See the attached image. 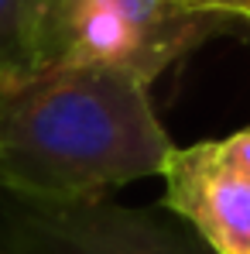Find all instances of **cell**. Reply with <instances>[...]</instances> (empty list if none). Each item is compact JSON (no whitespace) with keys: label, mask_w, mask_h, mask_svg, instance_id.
<instances>
[{"label":"cell","mask_w":250,"mask_h":254,"mask_svg":"<svg viewBox=\"0 0 250 254\" xmlns=\"http://www.w3.org/2000/svg\"><path fill=\"white\" fill-rule=\"evenodd\" d=\"M171 137L148 86L93 65H48L0 86V196L103 199L161 175Z\"/></svg>","instance_id":"cell-1"},{"label":"cell","mask_w":250,"mask_h":254,"mask_svg":"<svg viewBox=\"0 0 250 254\" xmlns=\"http://www.w3.org/2000/svg\"><path fill=\"white\" fill-rule=\"evenodd\" d=\"M233 24L178 0H62L51 65L110 69L151 89L182 55L226 35Z\"/></svg>","instance_id":"cell-2"},{"label":"cell","mask_w":250,"mask_h":254,"mask_svg":"<svg viewBox=\"0 0 250 254\" xmlns=\"http://www.w3.org/2000/svg\"><path fill=\"white\" fill-rule=\"evenodd\" d=\"M0 254H212L192 227L161 210L110 199L38 203L0 196Z\"/></svg>","instance_id":"cell-3"},{"label":"cell","mask_w":250,"mask_h":254,"mask_svg":"<svg viewBox=\"0 0 250 254\" xmlns=\"http://www.w3.org/2000/svg\"><path fill=\"white\" fill-rule=\"evenodd\" d=\"M161 210L199 234L212 254H250V182L219 158L216 141L171 148Z\"/></svg>","instance_id":"cell-4"},{"label":"cell","mask_w":250,"mask_h":254,"mask_svg":"<svg viewBox=\"0 0 250 254\" xmlns=\"http://www.w3.org/2000/svg\"><path fill=\"white\" fill-rule=\"evenodd\" d=\"M62 0H0V86L51 65Z\"/></svg>","instance_id":"cell-5"},{"label":"cell","mask_w":250,"mask_h":254,"mask_svg":"<svg viewBox=\"0 0 250 254\" xmlns=\"http://www.w3.org/2000/svg\"><path fill=\"white\" fill-rule=\"evenodd\" d=\"M216 148H219V158L237 172L244 182H250V127L237 130V134L219 137V141H216Z\"/></svg>","instance_id":"cell-6"},{"label":"cell","mask_w":250,"mask_h":254,"mask_svg":"<svg viewBox=\"0 0 250 254\" xmlns=\"http://www.w3.org/2000/svg\"><path fill=\"white\" fill-rule=\"evenodd\" d=\"M189 10H206V14H219L230 21H250V0H178Z\"/></svg>","instance_id":"cell-7"}]
</instances>
